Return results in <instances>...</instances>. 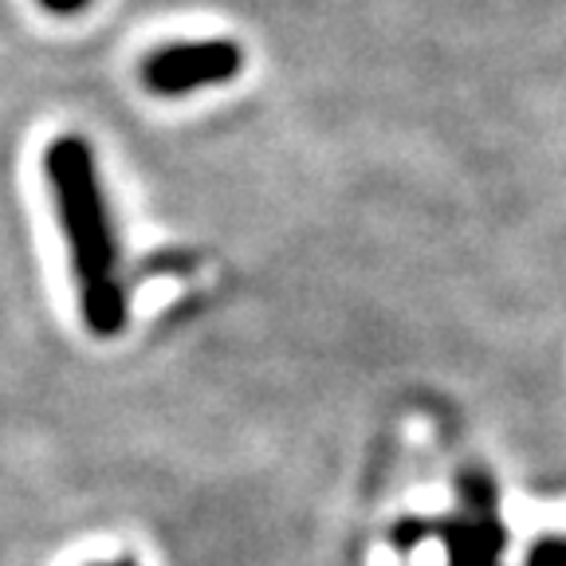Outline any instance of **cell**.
<instances>
[{
    "mask_svg": "<svg viewBox=\"0 0 566 566\" xmlns=\"http://www.w3.org/2000/svg\"><path fill=\"white\" fill-rule=\"evenodd\" d=\"M44 174L52 186L55 212H60V229L71 248L83 323L98 338L118 335L130 318V292H126L118 237L111 224V209H106L95 154L80 134H63L48 146Z\"/></svg>",
    "mask_w": 566,
    "mask_h": 566,
    "instance_id": "cell-1",
    "label": "cell"
},
{
    "mask_svg": "<svg viewBox=\"0 0 566 566\" xmlns=\"http://www.w3.org/2000/svg\"><path fill=\"white\" fill-rule=\"evenodd\" d=\"M244 67V52L237 40H193V44H169L161 52L146 55L142 83L161 98L193 95L201 87L232 83Z\"/></svg>",
    "mask_w": 566,
    "mask_h": 566,
    "instance_id": "cell-2",
    "label": "cell"
},
{
    "mask_svg": "<svg viewBox=\"0 0 566 566\" xmlns=\"http://www.w3.org/2000/svg\"><path fill=\"white\" fill-rule=\"evenodd\" d=\"M531 566H566V543L563 539H547L531 551Z\"/></svg>",
    "mask_w": 566,
    "mask_h": 566,
    "instance_id": "cell-3",
    "label": "cell"
},
{
    "mask_svg": "<svg viewBox=\"0 0 566 566\" xmlns=\"http://www.w3.org/2000/svg\"><path fill=\"white\" fill-rule=\"evenodd\" d=\"M95 566H138L134 558H111V563H95Z\"/></svg>",
    "mask_w": 566,
    "mask_h": 566,
    "instance_id": "cell-5",
    "label": "cell"
},
{
    "mask_svg": "<svg viewBox=\"0 0 566 566\" xmlns=\"http://www.w3.org/2000/svg\"><path fill=\"white\" fill-rule=\"evenodd\" d=\"M48 12H55V17H71V12H83L91 4V0H40Z\"/></svg>",
    "mask_w": 566,
    "mask_h": 566,
    "instance_id": "cell-4",
    "label": "cell"
}]
</instances>
